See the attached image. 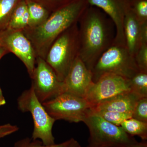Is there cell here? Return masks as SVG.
I'll return each instance as SVG.
<instances>
[{
	"mask_svg": "<svg viewBox=\"0 0 147 147\" xmlns=\"http://www.w3.org/2000/svg\"><path fill=\"white\" fill-rule=\"evenodd\" d=\"M78 57L92 71L98 59L113 45L115 24L100 9L90 5L78 21Z\"/></svg>",
	"mask_w": 147,
	"mask_h": 147,
	"instance_id": "6da1fadb",
	"label": "cell"
},
{
	"mask_svg": "<svg viewBox=\"0 0 147 147\" xmlns=\"http://www.w3.org/2000/svg\"><path fill=\"white\" fill-rule=\"evenodd\" d=\"M69 140L60 144H55L50 146H45L42 142L37 139H33L26 138L18 141L14 144L13 147H66L68 144Z\"/></svg>",
	"mask_w": 147,
	"mask_h": 147,
	"instance_id": "603a6c76",
	"label": "cell"
},
{
	"mask_svg": "<svg viewBox=\"0 0 147 147\" xmlns=\"http://www.w3.org/2000/svg\"><path fill=\"white\" fill-rule=\"evenodd\" d=\"M20 0H0V32L7 28L13 10Z\"/></svg>",
	"mask_w": 147,
	"mask_h": 147,
	"instance_id": "ac0fdd59",
	"label": "cell"
},
{
	"mask_svg": "<svg viewBox=\"0 0 147 147\" xmlns=\"http://www.w3.org/2000/svg\"><path fill=\"white\" fill-rule=\"evenodd\" d=\"M0 45L23 62L31 78L35 67L36 57L30 41L22 30L6 29L0 32Z\"/></svg>",
	"mask_w": 147,
	"mask_h": 147,
	"instance_id": "9c48e42d",
	"label": "cell"
},
{
	"mask_svg": "<svg viewBox=\"0 0 147 147\" xmlns=\"http://www.w3.org/2000/svg\"><path fill=\"white\" fill-rule=\"evenodd\" d=\"M130 91L141 98L147 97V73L139 71L129 79Z\"/></svg>",
	"mask_w": 147,
	"mask_h": 147,
	"instance_id": "e0dca14e",
	"label": "cell"
},
{
	"mask_svg": "<svg viewBox=\"0 0 147 147\" xmlns=\"http://www.w3.org/2000/svg\"><path fill=\"white\" fill-rule=\"evenodd\" d=\"M93 83L92 71L78 57L62 82V93L70 94L85 98Z\"/></svg>",
	"mask_w": 147,
	"mask_h": 147,
	"instance_id": "8fae6325",
	"label": "cell"
},
{
	"mask_svg": "<svg viewBox=\"0 0 147 147\" xmlns=\"http://www.w3.org/2000/svg\"><path fill=\"white\" fill-rule=\"evenodd\" d=\"M5 98L3 95L2 92L1 88H0V106L5 105Z\"/></svg>",
	"mask_w": 147,
	"mask_h": 147,
	"instance_id": "f546056e",
	"label": "cell"
},
{
	"mask_svg": "<svg viewBox=\"0 0 147 147\" xmlns=\"http://www.w3.org/2000/svg\"><path fill=\"white\" fill-rule=\"evenodd\" d=\"M88 0H73L51 13L47 20L34 28L22 30L31 43L36 57L45 60L56 38L74 24L78 23L89 6Z\"/></svg>",
	"mask_w": 147,
	"mask_h": 147,
	"instance_id": "7a4b0ae2",
	"label": "cell"
},
{
	"mask_svg": "<svg viewBox=\"0 0 147 147\" xmlns=\"http://www.w3.org/2000/svg\"><path fill=\"white\" fill-rule=\"evenodd\" d=\"M91 109L105 121L117 126H120L123 121L132 117L131 113H120L108 110Z\"/></svg>",
	"mask_w": 147,
	"mask_h": 147,
	"instance_id": "d6986e66",
	"label": "cell"
},
{
	"mask_svg": "<svg viewBox=\"0 0 147 147\" xmlns=\"http://www.w3.org/2000/svg\"><path fill=\"white\" fill-rule=\"evenodd\" d=\"M40 4L50 12H52L73 0H31Z\"/></svg>",
	"mask_w": 147,
	"mask_h": 147,
	"instance_id": "d4e9b609",
	"label": "cell"
},
{
	"mask_svg": "<svg viewBox=\"0 0 147 147\" xmlns=\"http://www.w3.org/2000/svg\"><path fill=\"white\" fill-rule=\"evenodd\" d=\"M129 135L137 136L142 141L147 140V123L131 118L123 121L120 126Z\"/></svg>",
	"mask_w": 147,
	"mask_h": 147,
	"instance_id": "2e32d148",
	"label": "cell"
},
{
	"mask_svg": "<svg viewBox=\"0 0 147 147\" xmlns=\"http://www.w3.org/2000/svg\"><path fill=\"white\" fill-rule=\"evenodd\" d=\"M42 104L48 114L55 120H64L71 123L83 122L91 108L85 98L65 93Z\"/></svg>",
	"mask_w": 147,
	"mask_h": 147,
	"instance_id": "52a82bcc",
	"label": "cell"
},
{
	"mask_svg": "<svg viewBox=\"0 0 147 147\" xmlns=\"http://www.w3.org/2000/svg\"><path fill=\"white\" fill-rule=\"evenodd\" d=\"M130 91L129 79L116 74H108L92 84L85 99L91 108L122 93Z\"/></svg>",
	"mask_w": 147,
	"mask_h": 147,
	"instance_id": "30bf717a",
	"label": "cell"
},
{
	"mask_svg": "<svg viewBox=\"0 0 147 147\" xmlns=\"http://www.w3.org/2000/svg\"><path fill=\"white\" fill-rule=\"evenodd\" d=\"M19 129L18 127L15 125H12L10 124L0 126V138H3L18 131Z\"/></svg>",
	"mask_w": 147,
	"mask_h": 147,
	"instance_id": "484cf974",
	"label": "cell"
},
{
	"mask_svg": "<svg viewBox=\"0 0 147 147\" xmlns=\"http://www.w3.org/2000/svg\"><path fill=\"white\" fill-rule=\"evenodd\" d=\"M142 98L134 93L129 91L122 93L114 97L104 100L94 107V110H105L120 113H132L138 100Z\"/></svg>",
	"mask_w": 147,
	"mask_h": 147,
	"instance_id": "4fadbf2b",
	"label": "cell"
},
{
	"mask_svg": "<svg viewBox=\"0 0 147 147\" xmlns=\"http://www.w3.org/2000/svg\"><path fill=\"white\" fill-rule=\"evenodd\" d=\"M90 5L100 9L115 24L116 34L113 44L125 46L123 22L130 9L129 0H88Z\"/></svg>",
	"mask_w": 147,
	"mask_h": 147,
	"instance_id": "7c38bea8",
	"label": "cell"
},
{
	"mask_svg": "<svg viewBox=\"0 0 147 147\" xmlns=\"http://www.w3.org/2000/svg\"><path fill=\"white\" fill-rule=\"evenodd\" d=\"M89 129L87 147H127L137 142L120 126L108 122L90 108L83 120Z\"/></svg>",
	"mask_w": 147,
	"mask_h": 147,
	"instance_id": "277c9868",
	"label": "cell"
},
{
	"mask_svg": "<svg viewBox=\"0 0 147 147\" xmlns=\"http://www.w3.org/2000/svg\"><path fill=\"white\" fill-rule=\"evenodd\" d=\"M66 147H82L79 142L73 138L69 140L68 144Z\"/></svg>",
	"mask_w": 147,
	"mask_h": 147,
	"instance_id": "83f0119b",
	"label": "cell"
},
{
	"mask_svg": "<svg viewBox=\"0 0 147 147\" xmlns=\"http://www.w3.org/2000/svg\"><path fill=\"white\" fill-rule=\"evenodd\" d=\"M130 9L140 23L147 21V0H129Z\"/></svg>",
	"mask_w": 147,
	"mask_h": 147,
	"instance_id": "ffe728a7",
	"label": "cell"
},
{
	"mask_svg": "<svg viewBox=\"0 0 147 147\" xmlns=\"http://www.w3.org/2000/svg\"><path fill=\"white\" fill-rule=\"evenodd\" d=\"M8 53V51L6 50L4 47L0 45V59H1V58L4 55Z\"/></svg>",
	"mask_w": 147,
	"mask_h": 147,
	"instance_id": "4dcf8cb0",
	"label": "cell"
},
{
	"mask_svg": "<svg viewBox=\"0 0 147 147\" xmlns=\"http://www.w3.org/2000/svg\"><path fill=\"white\" fill-rule=\"evenodd\" d=\"M78 23L66 30L56 38L50 47L45 61L62 82L74 61L79 56Z\"/></svg>",
	"mask_w": 147,
	"mask_h": 147,
	"instance_id": "3957f363",
	"label": "cell"
},
{
	"mask_svg": "<svg viewBox=\"0 0 147 147\" xmlns=\"http://www.w3.org/2000/svg\"><path fill=\"white\" fill-rule=\"evenodd\" d=\"M139 71L147 73V44H142L134 57Z\"/></svg>",
	"mask_w": 147,
	"mask_h": 147,
	"instance_id": "cb8c5ba5",
	"label": "cell"
},
{
	"mask_svg": "<svg viewBox=\"0 0 147 147\" xmlns=\"http://www.w3.org/2000/svg\"><path fill=\"white\" fill-rule=\"evenodd\" d=\"M29 15L28 27L35 28L44 23L49 17L51 12L43 6L31 0H26Z\"/></svg>",
	"mask_w": 147,
	"mask_h": 147,
	"instance_id": "9a60e30c",
	"label": "cell"
},
{
	"mask_svg": "<svg viewBox=\"0 0 147 147\" xmlns=\"http://www.w3.org/2000/svg\"><path fill=\"white\" fill-rule=\"evenodd\" d=\"M31 79V87L41 103L46 102L62 94V82L45 60L37 57Z\"/></svg>",
	"mask_w": 147,
	"mask_h": 147,
	"instance_id": "ba28073f",
	"label": "cell"
},
{
	"mask_svg": "<svg viewBox=\"0 0 147 147\" xmlns=\"http://www.w3.org/2000/svg\"><path fill=\"white\" fill-rule=\"evenodd\" d=\"M140 38L141 44H147V21L141 23Z\"/></svg>",
	"mask_w": 147,
	"mask_h": 147,
	"instance_id": "4316f807",
	"label": "cell"
},
{
	"mask_svg": "<svg viewBox=\"0 0 147 147\" xmlns=\"http://www.w3.org/2000/svg\"><path fill=\"white\" fill-rule=\"evenodd\" d=\"M27 9L26 0H20L13 11L7 29L15 30L17 24L23 18Z\"/></svg>",
	"mask_w": 147,
	"mask_h": 147,
	"instance_id": "44dd1931",
	"label": "cell"
},
{
	"mask_svg": "<svg viewBox=\"0 0 147 147\" xmlns=\"http://www.w3.org/2000/svg\"><path fill=\"white\" fill-rule=\"evenodd\" d=\"M140 28L141 23L129 9L124 20V34L125 46L134 57L141 45Z\"/></svg>",
	"mask_w": 147,
	"mask_h": 147,
	"instance_id": "5bb4252c",
	"label": "cell"
},
{
	"mask_svg": "<svg viewBox=\"0 0 147 147\" xmlns=\"http://www.w3.org/2000/svg\"><path fill=\"white\" fill-rule=\"evenodd\" d=\"M127 147H147V141H142L141 142H137Z\"/></svg>",
	"mask_w": 147,
	"mask_h": 147,
	"instance_id": "f1b7e54d",
	"label": "cell"
},
{
	"mask_svg": "<svg viewBox=\"0 0 147 147\" xmlns=\"http://www.w3.org/2000/svg\"><path fill=\"white\" fill-rule=\"evenodd\" d=\"M132 118L147 123V97L138 100L132 112Z\"/></svg>",
	"mask_w": 147,
	"mask_h": 147,
	"instance_id": "7402d4cb",
	"label": "cell"
},
{
	"mask_svg": "<svg viewBox=\"0 0 147 147\" xmlns=\"http://www.w3.org/2000/svg\"><path fill=\"white\" fill-rule=\"evenodd\" d=\"M17 105L21 112L31 114L34 122L32 139H40L45 146L55 144L52 129L56 120L47 113L32 87L21 94L17 99Z\"/></svg>",
	"mask_w": 147,
	"mask_h": 147,
	"instance_id": "8992f818",
	"label": "cell"
},
{
	"mask_svg": "<svg viewBox=\"0 0 147 147\" xmlns=\"http://www.w3.org/2000/svg\"><path fill=\"white\" fill-rule=\"evenodd\" d=\"M139 71L126 47L113 44L98 59L92 73L95 83L104 74H112L129 79Z\"/></svg>",
	"mask_w": 147,
	"mask_h": 147,
	"instance_id": "5b68a950",
	"label": "cell"
}]
</instances>
